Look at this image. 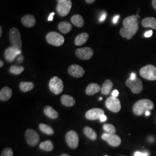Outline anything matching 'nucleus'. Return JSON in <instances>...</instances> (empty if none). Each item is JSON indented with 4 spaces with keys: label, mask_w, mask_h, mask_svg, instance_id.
I'll list each match as a JSON object with an SVG mask.
<instances>
[{
    "label": "nucleus",
    "mask_w": 156,
    "mask_h": 156,
    "mask_svg": "<svg viewBox=\"0 0 156 156\" xmlns=\"http://www.w3.org/2000/svg\"><path fill=\"white\" fill-rule=\"evenodd\" d=\"M154 108L153 102L147 99H142L137 101L133 106L134 114L137 116L143 115L147 111H151Z\"/></svg>",
    "instance_id": "obj_1"
},
{
    "label": "nucleus",
    "mask_w": 156,
    "mask_h": 156,
    "mask_svg": "<svg viewBox=\"0 0 156 156\" xmlns=\"http://www.w3.org/2000/svg\"><path fill=\"white\" fill-rule=\"evenodd\" d=\"M46 40L48 44L55 46H60L64 42V38L60 34L51 31L46 36Z\"/></svg>",
    "instance_id": "obj_2"
},
{
    "label": "nucleus",
    "mask_w": 156,
    "mask_h": 156,
    "mask_svg": "<svg viewBox=\"0 0 156 156\" xmlns=\"http://www.w3.org/2000/svg\"><path fill=\"white\" fill-rule=\"evenodd\" d=\"M9 37L12 46L21 49L22 42L21 39V35L19 30L16 27L12 28L9 31Z\"/></svg>",
    "instance_id": "obj_3"
},
{
    "label": "nucleus",
    "mask_w": 156,
    "mask_h": 156,
    "mask_svg": "<svg viewBox=\"0 0 156 156\" xmlns=\"http://www.w3.org/2000/svg\"><path fill=\"white\" fill-rule=\"evenodd\" d=\"M50 90L55 94H61L64 89V84L62 79L57 76H54L50 79L49 83Z\"/></svg>",
    "instance_id": "obj_4"
},
{
    "label": "nucleus",
    "mask_w": 156,
    "mask_h": 156,
    "mask_svg": "<svg viewBox=\"0 0 156 156\" xmlns=\"http://www.w3.org/2000/svg\"><path fill=\"white\" fill-rule=\"evenodd\" d=\"M140 76L149 80H156V68L152 65H147L142 67L140 70Z\"/></svg>",
    "instance_id": "obj_5"
},
{
    "label": "nucleus",
    "mask_w": 156,
    "mask_h": 156,
    "mask_svg": "<svg viewBox=\"0 0 156 156\" xmlns=\"http://www.w3.org/2000/svg\"><path fill=\"white\" fill-rule=\"evenodd\" d=\"M126 84L134 94H140L143 90V84L139 78H136L134 80L129 78L126 80Z\"/></svg>",
    "instance_id": "obj_6"
},
{
    "label": "nucleus",
    "mask_w": 156,
    "mask_h": 156,
    "mask_svg": "<svg viewBox=\"0 0 156 156\" xmlns=\"http://www.w3.org/2000/svg\"><path fill=\"white\" fill-rule=\"evenodd\" d=\"M72 8V2L71 0H66L58 2L56 6V11L61 16H66L69 13Z\"/></svg>",
    "instance_id": "obj_7"
},
{
    "label": "nucleus",
    "mask_w": 156,
    "mask_h": 156,
    "mask_svg": "<svg viewBox=\"0 0 156 156\" xmlns=\"http://www.w3.org/2000/svg\"><path fill=\"white\" fill-rule=\"evenodd\" d=\"M105 105L110 111L114 113H117L121 109L120 101L117 97L113 96L107 98L105 102Z\"/></svg>",
    "instance_id": "obj_8"
},
{
    "label": "nucleus",
    "mask_w": 156,
    "mask_h": 156,
    "mask_svg": "<svg viewBox=\"0 0 156 156\" xmlns=\"http://www.w3.org/2000/svg\"><path fill=\"white\" fill-rule=\"evenodd\" d=\"M25 136L28 144L31 146L38 145L39 142V135L33 129H28L25 133Z\"/></svg>",
    "instance_id": "obj_9"
},
{
    "label": "nucleus",
    "mask_w": 156,
    "mask_h": 156,
    "mask_svg": "<svg viewBox=\"0 0 156 156\" xmlns=\"http://www.w3.org/2000/svg\"><path fill=\"white\" fill-rule=\"evenodd\" d=\"M66 140L67 145L71 149H76L79 145V136L75 131H69L66 134Z\"/></svg>",
    "instance_id": "obj_10"
},
{
    "label": "nucleus",
    "mask_w": 156,
    "mask_h": 156,
    "mask_svg": "<svg viewBox=\"0 0 156 156\" xmlns=\"http://www.w3.org/2000/svg\"><path fill=\"white\" fill-rule=\"evenodd\" d=\"M138 28V23H137L133 26L122 28L120 31V34L124 38H126L127 39H131L133 37L134 35L136 33Z\"/></svg>",
    "instance_id": "obj_11"
},
{
    "label": "nucleus",
    "mask_w": 156,
    "mask_h": 156,
    "mask_svg": "<svg viewBox=\"0 0 156 156\" xmlns=\"http://www.w3.org/2000/svg\"><path fill=\"white\" fill-rule=\"evenodd\" d=\"M75 53L79 58L81 60H90L93 57L94 55V51L91 48L86 47L76 49Z\"/></svg>",
    "instance_id": "obj_12"
},
{
    "label": "nucleus",
    "mask_w": 156,
    "mask_h": 156,
    "mask_svg": "<svg viewBox=\"0 0 156 156\" xmlns=\"http://www.w3.org/2000/svg\"><path fill=\"white\" fill-rule=\"evenodd\" d=\"M102 139L106 141L109 145L114 147L119 146L122 142L120 138L115 134L104 133L102 135Z\"/></svg>",
    "instance_id": "obj_13"
},
{
    "label": "nucleus",
    "mask_w": 156,
    "mask_h": 156,
    "mask_svg": "<svg viewBox=\"0 0 156 156\" xmlns=\"http://www.w3.org/2000/svg\"><path fill=\"white\" fill-rule=\"evenodd\" d=\"M22 53L21 49H17L13 46H10L8 48L4 53V56L6 60L9 62H12L14 61L17 56L20 55Z\"/></svg>",
    "instance_id": "obj_14"
},
{
    "label": "nucleus",
    "mask_w": 156,
    "mask_h": 156,
    "mask_svg": "<svg viewBox=\"0 0 156 156\" xmlns=\"http://www.w3.org/2000/svg\"><path fill=\"white\" fill-rule=\"evenodd\" d=\"M69 74L74 78H81L85 73L84 69L82 67L77 64H73L68 68Z\"/></svg>",
    "instance_id": "obj_15"
},
{
    "label": "nucleus",
    "mask_w": 156,
    "mask_h": 156,
    "mask_svg": "<svg viewBox=\"0 0 156 156\" xmlns=\"http://www.w3.org/2000/svg\"><path fill=\"white\" fill-rule=\"evenodd\" d=\"M103 115H105V112L104 110L100 108H93L86 113V118L90 120H95L100 119L101 116Z\"/></svg>",
    "instance_id": "obj_16"
},
{
    "label": "nucleus",
    "mask_w": 156,
    "mask_h": 156,
    "mask_svg": "<svg viewBox=\"0 0 156 156\" xmlns=\"http://www.w3.org/2000/svg\"><path fill=\"white\" fill-rule=\"evenodd\" d=\"M21 22L24 26L27 28H32L36 24V19L33 15H26L23 17Z\"/></svg>",
    "instance_id": "obj_17"
},
{
    "label": "nucleus",
    "mask_w": 156,
    "mask_h": 156,
    "mask_svg": "<svg viewBox=\"0 0 156 156\" xmlns=\"http://www.w3.org/2000/svg\"><path fill=\"white\" fill-rule=\"evenodd\" d=\"M12 95V90L9 87H4L0 91V100L7 101L9 100Z\"/></svg>",
    "instance_id": "obj_18"
},
{
    "label": "nucleus",
    "mask_w": 156,
    "mask_h": 156,
    "mask_svg": "<svg viewBox=\"0 0 156 156\" xmlns=\"http://www.w3.org/2000/svg\"><path fill=\"white\" fill-rule=\"evenodd\" d=\"M62 104L64 106L71 107L75 104V100L73 97L69 95H63L61 98Z\"/></svg>",
    "instance_id": "obj_19"
},
{
    "label": "nucleus",
    "mask_w": 156,
    "mask_h": 156,
    "mask_svg": "<svg viewBox=\"0 0 156 156\" xmlns=\"http://www.w3.org/2000/svg\"><path fill=\"white\" fill-rule=\"evenodd\" d=\"M101 88L100 86L97 83H91L89 84L86 89V93L89 95H93L98 93Z\"/></svg>",
    "instance_id": "obj_20"
},
{
    "label": "nucleus",
    "mask_w": 156,
    "mask_h": 156,
    "mask_svg": "<svg viewBox=\"0 0 156 156\" xmlns=\"http://www.w3.org/2000/svg\"><path fill=\"white\" fill-rule=\"evenodd\" d=\"M142 25L144 27H151L156 30V19L154 17H146L142 21Z\"/></svg>",
    "instance_id": "obj_21"
},
{
    "label": "nucleus",
    "mask_w": 156,
    "mask_h": 156,
    "mask_svg": "<svg viewBox=\"0 0 156 156\" xmlns=\"http://www.w3.org/2000/svg\"><path fill=\"white\" fill-rule=\"evenodd\" d=\"M89 35L87 33L79 34L75 39V44L76 46H81L84 44L89 39Z\"/></svg>",
    "instance_id": "obj_22"
},
{
    "label": "nucleus",
    "mask_w": 156,
    "mask_h": 156,
    "mask_svg": "<svg viewBox=\"0 0 156 156\" xmlns=\"http://www.w3.org/2000/svg\"><path fill=\"white\" fill-rule=\"evenodd\" d=\"M113 84L111 80L109 79H107L102 84V86L101 89V93L104 95L109 94L113 87Z\"/></svg>",
    "instance_id": "obj_23"
},
{
    "label": "nucleus",
    "mask_w": 156,
    "mask_h": 156,
    "mask_svg": "<svg viewBox=\"0 0 156 156\" xmlns=\"http://www.w3.org/2000/svg\"><path fill=\"white\" fill-rule=\"evenodd\" d=\"M72 25L70 23L68 22H62L58 25V28L59 31L62 34H67L69 33L72 30Z\"/></svg>",
    "instance_id": "obj_24"
},
{
    "label": "nucleus",
    "mask_w": 156,
    "mask_h": 156,
    "mask_svg": "<svg viewBox=\"0 0 156 156\" xmlns=\"http://www.w3.org/2000/svg\"><path fill=\"white\" fill-rule=\"evenodd\" d=\"M138 17L137 15H132L130 16L127 17L123 20V24L124 27H127L129 26H133L137 23Z\"/></svg>",
    "instance_id": "obj_25"
},
{
    "label": "nucleus",
    "mask_w": 156,
    "mask_h": 156,
    "mask_svg": "<svg viewBox=\"0 0 156 156\" xmlns=\"http://www.w3.org/2000/svg\"><path fill=\"white\" fill-rule=\"evenodd\" d=\"M44 113L46 116L52 119H55L58 117V113L51 106H46L44 109Z\"/></svg>",
    "instance_id": "obj_26"
},
{
    "label": "nucleus",
    "mask_w": 156,
    "mask_h": 156,
    "mask_svg": "<svg viewBox=\"0 0 156 156\" xmlns=\"http://www.w3.org/2000/svg\"><path fill=\"white\" fill-rule=\"evenodd\" d=\"M71 21L73 25L78 27H82L84 26L83 18L80 15H74L71 17Z\"/></svg>",
    "instance_id": "obj_27"
},
{
    "label": "nucleus",
    "mask_w": 156,
    "mask_h": 156,
    "mask_svg": "<svg viewBox=\"0 0 156 156\" xmlns=\"http://www.w3.org/2000/svg\"><path fill=\"white\" fill-rule=\"evenodd\" d=\"M83 132L84 135L89 138L90 140H97V135L94 130L89 127H85L83 128Z\"/></svg>",
    "instance_id": "obj_28"
},
{
    "label": "nucleus",
    "mask_w": 156,
    "mask_h": 156,
    "mask_svg": "<svg viewBox=\"0 0 156 156\" xmlns=\"http://www.w3.org/2000/svg\"><path fill=\"white\" fill-rule=\"evenodd\" d=\"M39 148L43 151H50L53 150L54 146L53 142L50 140H48L41 142L39 145Z\"/></svg>",
    "instance_id": "obj_29"
},
{
    "label": "nucleus",
    "mask_w": 156,
    "mask_h": 156,
    "mask_svg": "<svg viewBox=\"0 0 156 156\" xmlns=\"http://www.w3.org/2000/svg\"><path fill=\"white\" fill-rule=\"evenodd\" d=\"M20 89L23 92H27L33 89L34 84L33 82H22L20 83Z\"/></svg>",
    "instance_id": "obj_30"
},
{
    "label": "nucleus",
    "mask_w": 156,
    "mask_h": 156,
    "mask_svg": "<svg viewBox=\"0 0 156 156\" xmlns=\"http://www.w3.org/2000/svg\"><path fill=\"white\" fill-rule=\"evenodd\" d=\"M39 129L44 133V134L46 135H53L54 134V130L53 129L51 128L50 126L44 124V123H41L39 125Z\"/></svg>",
    "instance_id": "obj_31"
},
{
    "label": "nucleus",
    "mask_w": 156,
    "mask_h": 156,
    "mask_svg": "<svg viewBox=\"0 0 156 156\" xmlns=\"http://www.w3.org/2000/svg\"><path fill=\"white\" fill-rule=\"evenodd\" d=\"M103 129L108 134H115L116 132V128L111 124H105L103 126Z\"/></svg>",
    "instance_id": "obj_32"
},
{
    "label": "nucleus",
    "mask_w": 156,
    "mask_h": 156,
    "mask_svg": "<svg viewBox=\"0 0 156 156\" xmlns=\"http://www.w3.org/2000/svg\"><path fill=\"white\" fill-rule=\"evenodd\" d=\"M24 70V68L22 66H12L10 67L9 71L10 73L14 75H20Z\"/></svg>",
    "instance_id": "obj_33"
},
{
    "label": "nucleus",
    "mask_w": 156,
    "mask_h": 156,
    "mask_svg": "<svg viewBox=\"0 0 156 156\" xmlns=\"http://www.w3.org/2000/svg\"><path fill=\"white\" fill-rule=\"evenodd\" d=\"M1 156H13V151L11 148L7 147L2 151Z\"/></svg>",
    "instance_id": "obj_34"
},
{
    "label": "nucleus",
    "mask_w": 156,
    "mask_h": 156,
    "mask_svg": "<svg viewBox=\"0 0 156 156\" xmlns=\"http://www.w3.org/2000/svg\"><path fill=\"white\" fill-rule=\"evenodd\" d=\"M134 156H149V154L146 153H141L140 151H136L135 153Z\"/></svg>",
    "instance_id": "obj_35"
},
{
    "label": "nucleus",
    "mask_w": 156,
    "mask_h": 156,
    "mask_svg": "<svg viewBox=\"0 0 156 156\" xmlns=\"http://www.w3.org/2000/svg\"><path fill=\"white\" fill-rule=\"evenodd\" d=\"M152 34H153V31L151 30H149V31H146L144 34V35H145V37H146V38H149V37H151Z\"/></svg>",
    "instance_id": "obj_36"
},
{
    "label": "nucleus",
    "mask_w": 156,
    "mask_h": 156,
    "mask_svg": "<svg viewBox=\"0 0 156 156\" xmlns=\"http://www.w3.org/2000/svg\"><path fill=\"white\" fill-rule=\"evenodd\" d=\"M119 94V91H117V90H115L112 91V95L113 97H117V96Z\"/></svg>",
    "instance_id": "obj_37"
},
{
    "label": "nucleus",
    "mask_w": 156,
    "mask_h": 156,
    "mask_svg": "<svg viewBox=\"0 0 156 156\" xmlns=\"http://www.w3.org/2000/svg\"><path fill=\"white\" fill-rule=\"evenodd\" d=\"M106 119H107V117H106V116H105V115H102V116H101L100 118V121L101 122H105L106 120Z\"/></svg>",
    "instance_id": "obj_38"
},
{
    "label": "nucleus",
    "mask_w": 156,
    "mask_h": 156,
    "mask_svg": "<svg viewBox=\"0 0 156 156\" xmlns=\"http://www.w3.org/2000/svg\"><path fill=\"white\" fill-rule=\"evenodd\" d=\"M55 13L54 12H52L50 13V15L48 17V20L49 21H52L53 20V16L55 15Z\"/></svg>",
    "instance_id": "obj_39"
},
{
    "label": "nucleus",
    "mask_w": 156,
    "mask_h": 156,
    "mask_svg": "<svg viewBox=\"0 0 156 156\" xmlns=\"http://www.w3.org/2000/svg\"><path fill=\"white\" fill-rule=\"evenodd\" d=\"M105 19H106V13H104V14L101 16L100 19L101 22H104V21L105 20Z\"/></svg>",
    "instance_id": "obj_40"
},
{
    "label": "nucleus",
    "mask_w": 156,
    "mask_h": 156,
    "mask_svg": "<svg viewBox=\"0 0 156 156\" xmlns=\"http://www.w3.org/2000/svg\"><path fill=\"white\" fill-rule=\"evenodd\" d=\"M119 17H120L119 15H116V16H115L114 17L113 20V23H116L117 22V21H118V20H119Z\"/></svg>",
    "instance_id": "obj_41"
},
{
    "label": "nucleus",
    "mask_w": 156,
    "mask_h": 156,
    "mask_svg": "<svg viewBox=\"0 0 156 156\" xmlns=\"http://www.w3.org/2000/svg\"><path fill=\"white\" fill-rule=\"evenodd\" d=\"M136 78V75H135V73H132L131 74L130 79H132V80H134V79H135Z\"/></svg>",
    "instance_id": "obj_42"
},
{
    "label": "nucleus",
    "mask_w": 156,
    "mask_h": 156,
    "mask_svg": "<svg viewBox=\"0 0 156 156\" xmlns=\"http://www.w3.org/2000/svg\"><path fill=\"white\" fill-rule=\"evenodd\" d=\"M152 5L156 10V0H153L152 1Z\"/></svg>",
    "instance_id": "obj_43"
},
{
    "label": "nucleus",
    "mask_w": 156,
    "mask_h": 156,
    "mask_svg": "<svg viewBox=\"0 0 156 156\" xmlns=\"http://www.w3.org/2000/svg\"><path fill=\"white\" fill-rule=\"evenodd\" d=\"M85 1H86V2L87 4H93L95 0H85Z\"/></svg>",
    "instance_id": "obj_44"
},
{
    "label": "nucleus",
    "mask_w": 156,
    "mask_h": 156,
    "mask_svg": "<svg viewBox=\"0 0 156 156\" xmlns=\"http://www.w3.org/2000/svg\"><path fill=\"white\" fill-rule=\"evenodd\" d=\"M150 115H151L150 111H147L145 112V115H146V116H149Z\"/></svg>",
    "instance_id": "obj_45"
},
{
    "label": "nucleus",
    "mask_w": 156,
    "mask_h": 156,
    "mask_svg": "<svg viewBox=\"0 0 156 156\" xmlns=\"http://www.w3.org/2000/svg\"><path fill=\"white\" fill-rule=\"evenodd\" d=\"M4 66V62H2V60H0V67L2 68V67Z\"/></svg>",
    "instance_id": "obj_46"
},
{
    "label": "nucleus",
    "mask_w": 156,
    "mask_h": 156,
    "mask_svg": "<svg viewBox=\"0 0 156 156\" xmlns=\"http://www.w3.org/2000/svg\"><path fill=\"white\" fill-rule=\"evenodd\" d=\"M2 27H0V37L2 36Z\"/></svg>",
    "instance_id": "obj_47"
},
{
    "label": "nucleus",
    "mask_w": 156,
    "mask_h": 156,
    "mask_svg": "<svg viewBox=\"0 0 156 156\" xmlns=\"http://www.w3.org/2000/svg\"><path fill=\"white\" fill-rule=\"evenodd\" d=\"M58 2H62V1H66V0H56Z\"/></svg>",
    "instance_id": "obj_48"
},
{
    "label": "nucleus",
    "mask_w": 156,
    "mask_h": 156,
    "mask_svg": "<svg viewBox=\"0 0 156 156\" xmlns=\"http://www.w3.org/2000/svg\"><path fill=\"white\" fill-rule=\"evenodd\" d=\"M60 156H70L69 155H68V154H62Z\"/></svg>",
    "instance_id": "obj_49"
},
{
    "label": "nucleus",
    "mask_w": 156,
    "mask_h": 156,
    "mask_svg": "<svg viewBox=\"0 0 156 156\" xmlns=\"http://www.w3.org/2000/svg\"><path fill=\"white\" fill-rule=\"evenodd\" d=\"M102 100V97H100V98H99V100Z\"/></svg>",
    "instance_id": "obj_50"
},
{
    "label": "nucleus",
    "mask_w": 156,
    "mask_h": 156,
    "mask_svg": "<svg viewBox=\"0 0 156 156\" xmlns=\"http://www.w3.org/2000/svg\"></svg>",
    "instance_id": "obj_51"
}]
</instances>
